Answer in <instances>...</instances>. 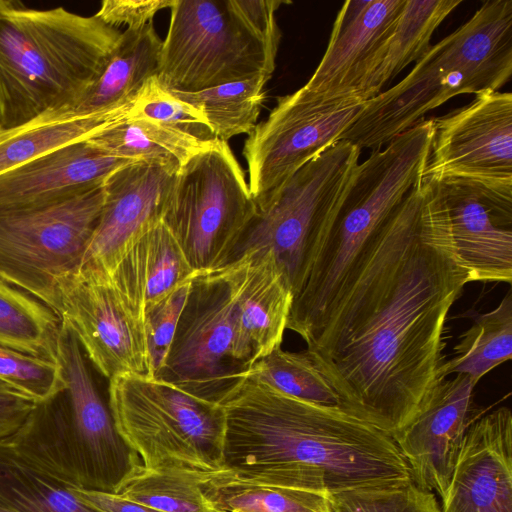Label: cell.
I'll use <instances>...</instances> for the list:
<instances>
[{"label": "cell", "mask_w": 512, "mask_h": 512, "mask_svg": "<svg viewBox=\"0 0 512 512\" xmlns=\"http://www.w3.org/2000/svg\"><path fill=\"white\" fill-rule=\"evenodd\" d=\"M425 190L422 178L374 234L306 342L341 407L390 435L447 378L445 322L468 283L422 223Z\"/></svg>", "instance_id": "cell-1"}, {"label": "cell", "mask_w": 512, "mask_h": 512, "mask_svg": "<svg viewBox=\"0 0 512 512\" xmlns=\"http://www.w3.org/2000/svg\"><path fill=\"white\" fill-rule=\"evenodd\" d=\"M223 470L258 486L337 492L411 480L392 436L341 406L243 375L219 400Z\"/></svg>", "instance_id": "cell-2"}, {"label": "cell", "mask_w": 512, "mask_h": 512, "mask_svg": "<svg viewBox=\"0 0 512 512\" xmlns=\"http://www.w3.org/2000/svg\"><path fill=\"white\" fill-rule=\"evenodd\" d=\"M121 33L96 15L0 0L1 129L71 110L105 67Z\"/></svg>", "instance_id": "cell-3"}, {"label": "cell", "mask_w": 512, "mask_h": 512, "mask_svg": "<svg viewBox=\"0 0 512 512\" xmlns=\"http://www.w3.org/2000/svg\"><path fill=\"white\" fill-rule=\"evenodd\" d=\"M511 75L512 0L485 1L468 21L431 45L405 78L367 100L340 141L380 150L449 99L498 91Z\"/></svg>", "instance_id": "cell-4"}, {"label": "cell", "mask_w": 512, "mask_h": 512, "mask_svg": "<svg viewBox=\"0 0 512 512\" xmlns=\"http://www.w3.org/2000/svg\"><path fill=\"white\" fill-rule=\"evenodd\" d=\"M433 120H420L359 164L301 285L293 295L287 329L305 342L320 328L368 242L423 175Z\"/></svg>", "instance_id": "cell-5"}, {"label": "cell", "mask_w": 512, "mask_h": 512, "mask_svg": "<svg viewBox=\"0 0 512 512\" xmlns=\"http://www.w3.org/2000/svg\"><path fill=\"white\" fill-rule=\"evenodd\" d=\"M57 360L64 388L36 403L9 439L42 468L76 488L111 492L127 469L126 445L73 331L61 324Z\"/></svg>", "instance_id": "cell-6"}, {"label": "cell", "mask_w": 512, "mask_h": 512, "mask_svg": "<svg viewBox=\"0 0 512 512\" xmlns=\"http://www.w3.org/2000/svg\"><path fill=\"white\" fill-rule=\"evenodd\" d=\"M248 0H175L162 40L157 80L198 92L272 76L281 33L257 20Z\"/></svg>", "instance_id": "cell-7"}, {"label": "cell", "mask_w": 512, "mask_h": 512, "mask_svg": "<svg viewBox=\"0 0 512 512\" xmlns=\"http://www.w3.org/2000/svg\"><path fill=\"white\" fill-rule=\"evenodd\" d=\"M108 405L119 437L146 468L204 481L223 470L219 403L161 379L124 374L109 380Z\"/></svg>", "instance_id": "cell-8"}, {"label": "cell", "mask_w": 512, "mask_h": 512, "mask_svg": "<svg viewBox=\"0 0 512 512\" xmlns=\"http://www.w3.org/2000/svg\"><path fill=\"white\" fill-rule=\"evenodd\" d=\"M360 155L341 140L301 167L256 207L233 261L249 251L271 252L294 295L357 176Z\"/></svg>", "instance_id": "cell-9"}, {"label": "cell", "mask_w": 512, "mask_h": 512, "mask_svg": "<svg viewBox=\"0 0 512 512\" xmlns=\"http://www.w3.org/2000/svg\"><path fill=\"white\" fill-rule=\"evenodd\" d=\"M255 202L227 142L212 139L176 172L163 222L197 273L234 259Z\"/></svg>", "instance_id": "cell-10"}, {"label": "cell", "mask_w": 512, "mask_h": 512, "mask_svg": "<svg viewBox=\"0 0 512 512\" xmlns=\"http://www.w3.org/2000/svg\"><path fill=\"white\" fill-rule=\"evenodd\" d=\"M103 201L102 185L51 205L0 209V280L58 314L59 283L83 264Z\"/></svg>", "instance_id": "cell-11"}, {"label": "cell", "mask_w": 512, "mask_h": 512, "mask_svg": "<svg viewBox=\"0 0 512 512\" xmlns=\"http://www.w3.org/2000/svg\"><path fill=\"white\" fill-rule=\"evenodd\" d=\"M367 100L356 94L322 95L302 86L277 98L266 120L244 143L248 186L256 207L301 167L322 153L354 124Z\"/></svg>", "instance_id": "cell-12"}, {"label": "cell", "mask_w": 512, "mask_h": 512, "mask_svg": "<svg viewBox=\"0 0 512 512\" xmlns=\"http://www.w3.org/2000/svg\"><path fill=\"white\" fill-rule=\"evenodd\" d=\"M423 179L425 227L468 283L511 284L512 191L463 179Z\"/></svg>", "instance_id": "cell-13"}, {"label": "cell", "mask_w": 512, "mask_h": 512, "mask_svg": "<svg viewBox=\"0 0 512 512\" xmlns=\"http://www.w3.org/2000/svg\"><path fill=\"white\" fill-rule=\"evenodd\" d=\"M236 307L226 265L197 273L157 379L218 403L245 374L235 354Z\"/></svg>", "instance_id": "cell-14"}, {"label": "cell", "mask_w": 512, "mask_h": 512, "mask_svg": "<svg viewBox=\"0 0 512 512\" xmlns=\"http://www.w3.org/2000/svg\"><path fill=\"white\" fill-rule=\"evenodd\" d=\"M59 301L62 323L101 375L151 377L144 323L109 274L81 265L60 281Z\"/></svg>", "instance_id": "cell-15"}, {"label": "cell", "mask_w": 512, "mask_h": 512, "mask_svg": "<svg viewBox=\"0 0 512 512\" xmlns=\"http://www.w3.org/2000/svg\"><path fill=\"white\" fill-rule=\"evenodd\" d=\"M423 178L469 180L512 191V94L486 92L432 118Z\"/></svg>", "instance_id": "cell-16"}, {"label": "cell", "mask_w": 512, "mask_h": 512, "mask_svg": "<svg viewBox=\"0 0 512 512\" xmlns=\"http://www.w3.org/2000/svg\"><path fill=\"white\" fill-rule=\"evenodd\" d=\"M178 169L135 161L113 172L103 184L102 210L83 264L112 274L135 242L163 220Z\"/></svg>", "instance_id": "cell-17"}, {"label": "cell", "mask_w": 512, "mask_h": 512, "mask_svg": "<svg viewBox=\"0 0 512 512\" xmlns=\"http://www.w3.org/2000/svg\"><path fill=\"white\" fill-rule=\"evenodd\" d=\"M477 383L466 374L445 379L414 417L391 435L412 481L441 499L464 436L476 420L473 396Z\"/></svg>", "instance_id": "cell-18"}, {"label": "cell", "mask_w": 512, "mask_h": 512, "mask_svg": "<svg viewBox=\"0 0 512 512\" xmlns=\"http://www.w3.org/2000/svg\"><path fill=\"white\" fill-rule=\"evenodd\" d=\"M441 512H512V413L478 417L460 447Z\"/></svg>", "instance_id": "cell-19"}, {"label": "cell", "mask_w": 512, "mask_h": 512, "mask_svg": "<svg viewBox=\"0 0 512 512\" xmlns=\"http://www.w3.org/2000/svg\"><path fill=\"white\" fill-rule=\"evenodd\" d=\"M236 307L234 354L245 373L281 347L293 301L269 251H249L226 265Z\"/></svg>", "instance_id": "cell-20"}, {"label": "cell", "mask_w": 512, "mask_h": 512, "mask_svg": "<svg viewBox=\"0 0 512 512\" xmlns=\"http://www.w3.org/2000/svg\"><path fill=\"white\" fill-rule=\"evenodd\" d=\"M108 155L87 140L47 152L0 175V209H22L65 201L96 187L132 163Z\"/></svg>", "instance_id": "cell-21"}, {"label": "cell", "mask_w": 512, "mask_h": 512, "mask_svg": "<svg viewBox=\"0 0 512 512\" xmlns=\"http://www.w3.org/2000/svg\"><path fill=\"white\" fill-rule=\"evenodd\" d=\"M405 0H367L352 20L337 14L325 53L304 85L322 95L355 94L391 35Z\"/></svg>", "instance_id": "cell-22"}, {"label": "cell", "mask_w": 512, "mask_h": 512, "mask_svg": "<svg viewBox=\"0 0 512 512\" xmlns=\"http://www.w3.org/2000/svg\"><path fill=\"white\" fill-rule=\"evenodd\" d=\"M196 274L161 221L135 242L110 276L144 323L151 307Z\"/></svg>", "instance_id": "cell-23"}, {"label": "cell", "mask_w": 512, "mask_h": 512, "mask_svg": "<svg viewBox=\"0 0 512 512\" xmlns=\"http://www.w3.org/2000/svg\"><path fill=\"white\" fill-rule=\"evenodd\" d=\"M162 40L153 22L127 28L105 67L71 109L76 115H91L132 103L145 83L157 76Z\"/></svg>", "instance_id": "cell-24"}, {"label": "cell", "mask_w": 512, "mask_h": 512, "mask_svg": "<svg viewBox=\"0 0 512 512\" xmlns=\"http://www.w3.org/2000/svg\"><path fill=\"white\" fill-rule=\"evenodd\" d=\"M462 0H405L396 25L355 94L369 100L385 88L409 64L417 63L430 49L439 25Z\"/></svg>", "instance_id": "cell-25"}, {"label": "cell", "mask_w": 512, "mask_h": 512, "mask_svg": "<svg viewBox=\"0 0 512 512\" xmlns=\"http://www.w3.org/2000/svg\"><path fill=\"white\" fill-rule=\"evenodd\" d=\"M132 103L91 115H76L69 109L51 111L27 123L0 129V175L127 119Z\"/></svg>", "instance_id": "cell-26"}, {"label": "cell", "mask_w": 512, "mask_h": 512, "mask_svg": "<svg viewBox=\"0 0 512 512\" xmlns=\"http://www.w3.org/2000/svg\"><path fill=\"white\" fill-rule=\"evenodd\" d=\"M0 504L12 512H100L8 440L0 441Z\"/></svg>", "instance_id": "cell-27"}, {"label": "cell", "mask_w": 512, "mask_h": 512, "mask_svg": "<svg viewBox=\"0 0 512 512\" xmlns=\"http://www.w3.org/2000/svg\"><path fill=\"white\" fill-rule=\"evenodd\" d=\"M87 141L114 157L180 167L210 140L145 120L125 119Z\"/></svg>", "instance_id": "cell-28"}, {"label": "cell", "mask_w": 512, "mask_h": 512, "mask_svg": "<svg viewBox=\"0 0 512 512\" xmlns=\"http://www.w3.org/2000/svg\"><path fill=\"white\" fill-rule=\"evenodd\" d=\"M203 479L172 470H153L128 457L126 471L110 493L161 512H224L204 492Z\"/></svg>", "instance_id": "cell-29"}, {"label": "cell", "mask_w": 512, "mask_h": 512, "mask_svg": "<svg viewBox=\"0 0 512 512\" xmlns=\"http://www.w3.org/2000/svg\"><path fill=\"white\" fill-rule=\"evenodd\" d=\"M61 324L51 307L0 280V345L58 362Z\"/></svg>", "instance_id": "cell-30"}, {"label": "cell", "mask_w": 512, "mask_h": 512, "mask_svg": "<svg viewBox=\"0 0 512 512\" xmlns=\"http://www.w3.org/2000/svg\"><path fill=\"white\" fill-rule=\"evenodd\" d=\"M454 356L446 360L445 376L466 374L479 382L512 357V292L508 290L493 310L476 314L460 336Z\"/></svg>", "instance_id": "cell-31"}, {"label": "cell", "mask_w": 512, "mask_h": 512, "mask_svg": "<svg viewBox=\"0 0 512 512\" xmlns=\"http://www.w3.org/2000/svg\"><path fill=\"white\" fill-rule=\"evenodd\" d=\"M269 80L257 76L198 92L169 91L205 115L215 139L228 142L234 136L250 134L257 125Z\"/></svg>", "instance_id": "cell-32"}, {"label": "cell", "mask_w": 512, "mask_h": 512, "mask_svg": "<svg viewBox=\"0 0 512 512\" xmlns=\"http://www.w3.org/2000/svg\"><path fill=\"white\" fill-rule=\"evenodd\" d=\"M201 485L224 512H332L329 491L245 484L224 470L213 473Z\"/></svg>", "instance_id": "cell-33"}, {"label": "cell", "mask_w": 512, "mask_h": 512, "mask_svg": "<svg viewBox=\"0 0 512 512\" xmlns=\"http://www.w3.org/2000/svg\"><path fill=\"white\" fill-rule=\"evenodd\" d=\"M244 375L307 402L341 406L337 393L307 350L290 352L278 347L254 363Z\"/></svg>", "instance_id": "cell-34"}, {"label": "cell", "mask_w": 512, "mask_h": 512, "mask_svg": "<svg viewBox=\"0 0 512 512\" xmlns=\"http://www.w3.org/2000/svg\"><path fill=\"white\" fill-rule=\"evenodd\" d=\"M332 512H441L435 494L412 479L403 483L331 492Z\"/></svg>", "instance_id": "cell-35"}, {"label": "cell", "mask_w": 512, "mask_h": 512, "mask_svg": "<svg viewBox=\"0 0 512 512\" xmlns=\"http://www.w3.org/2000/svg\"><path fill=\"white\" fill-rule=\"evenodd\" d=\"M127 119L153 122L204 141L215 139L205 115L163 88L157 76L150 78L142 87Z\"/></svg>", "instance_id": "cell-36"}, {"label": "cell", "mask_w": 512, "mask_h": 512, "mask_svg": "<svg viewBox=\"0 0 512 512\" xmlns=\"http://www.w3.org/2000/svg\"><path fill=\"white\" fill-rule=\"evenodd\" d=\"M0 380L37 402L46 400L65 386L59 362L28 355L0 345Z\"/></svg>", "instance_id": "cell-37"}, {"label": "cell", "mask_w": 512, "mask_h": 512, "mask_svg": "<svg viewBox=\"0 0 512 512\" xmlns=\"http://www.w3.org/2000/svg\"><path fill=\"white\" fill-rule=\"evenodd\" d=\"M191 280L156 303L144 316L150 375L153 378L158 376L164 366L178 320L189 293Z\"/></svg>", "instance_id": "cell-38"}, {"label": "cell", "mask_w": 512, "mask_h": 512, "mask_svg": "<svg viewBox=\"0 0 512 512\" xmlns=\"http://www.w3.org/2000/svg\"><path fill=\"white\" fill-rule=\"evenodd\" d=\"M174 3L175 0H104L95 15L112 27L125 24L137 29L153 22L160 10L170 9Z\"/></svg>", "instance_id": "cell-39"}, {"label": "cell", "mask_w": 512, "mask_h": 512, "mask_svg": "<svg viewBox=\"0 0 512 512\" xmlns=\"http://www.w3.org/2000/svg\"><path fill=\"white\" fill-rule=\"evenodd\" d=\"M37 401L0 380V441L12 437L23 425Z\"/></svg>", "instance_id": "cell-40"}, {"label": "cell", "mask_w": 512, "mask_h": 512, "mask_svg": "<svg viewBox=\"0 0 512 512\" xmlns=\"http://www.w3.org/2000/svg\"><path fill=\"white\" fill-rule=\"evenodd\" d=\"M75 494L100 512H161L110 492L73 487Z\"/></svg>", "instance_id": "cell-41"}, {"label": "cell", "mask_w": 512, "mask_h": 512, "mask_svg": "<svg viewBox=\"0 0 512 512\" xmlns=\"http://www.w3.org/2000/svg\"><path fill=\"white\" fill-rule=\"evenodd\" d=\"M0 512H12V511H11V510H9V509H7V508H5L4 506H2V505L0 504Z\"/></svg>", "instance_id": "cell-42"}, {"label": "cell", "mask_w": 512, "mask_h": 512, "mask_svg": "<svg viewBox=\"0 0 512 512\" xmlns=\"http://www.w3.org/2000/svg\"><path fill=\"white\" fill-rule=\"evenodd\" d=\"M0 129H1V124H0Z\"/></svg>", "instance_id": "cell-43"}, {"label": "cell", "mask_w": 512, "mask_h": 512, "mask_svg": "<svg viewBox=\"0 0 512 512\" xmlns=\"http://www.w3.org/2000/svg\"><path fill=\"white\" fill-rule=\"evenodd\" d=\"M232 512H235V511H232Z\"/></svg>", "instance_id": "cell-44"}]
</instances>
